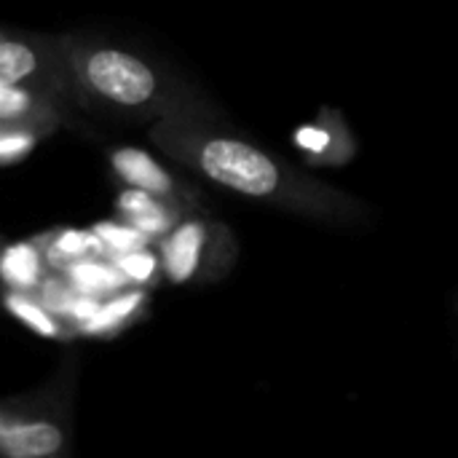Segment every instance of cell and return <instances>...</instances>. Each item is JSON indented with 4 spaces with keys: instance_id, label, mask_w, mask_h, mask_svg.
I'll return each mask as SVG.
<instances>
[{
    "instance_id": "10",
    "label": "cell",
    "mask_w": 458,
    "mask_h": 458,
    "mask_svg": "<svg viewBox=\"0 0 458 458\" xmlns=\"http://www.w3.org/2000/svg\"><path fill=\"white\" fill-rule=\"evenodd\" d=\"M97 233H99L97 239H102L105 244L115 247L123 255L140 252V247L145 244V233H140L137 228H121V225L105 223V225H97Z\"/></svg>"
},
{
    "instance_id": "6",
    "label": "cell",
    "mask_w": 458,
    "mask_h": 458,
    "mask_svg": "<svg viewBox=\"0 0 458 458\" xmlns=\"http://www.w3.org/2000/svg\"><path fill=\"white\" fill-rule=\"evenodd\" d=\"M113 166L131 185V191H142V193H150V196H166L174 188L169 172L140 148L115 150L113 153Z\"/></svg>"
},
{
    "instance_id": "9",
    "label": "cell",
    "mask_w": 458,
    "mask_h": 458,
    "mask_svg": "<svg viewBox=\"0 0 458 458\" xmlns=\"http://www.w3.org/2000/svg\"><path fill=\"white\" fill-rule=\"evenodd\" d=\"M3 274L11 282H32L38 274V260L30 247H13L3 255Z\"/></svg>"
},
{
    "instance_id": "2",
    "label": "cell",
    "mask_w": 458,
    "mask_h": 458,
    "mask_svg": "<svg viewBox=\"0 0 458 458\" xmlns=\"http://www.w3.org/2000/svg\"><path fill=\"white\" fill-rule=\"evenodd\" d=\"M86 78L94 86V91L123 107L150 102L158 89L156 72L142 59L113 48L94 51L86 59Z\"/></svg>"
},
{
    "instance_id": "3",
    "label": "cell",
    "mask_w": 458,
    "mask_h": 458,
    "mask_svg": "<svg viewBox=\"0 0 458 458\" xmlns=\"http://www.w3.org/2000/svg\"><path fill=\"white\" fill-rule=\"evenodd\" d=\"M293 145L317 166L346 164L354 156V140L333 110H325L314 123H301L293 134Z\"/></svg>"
},
{
    "instance_id": "5",
    "label": "cell",
    "mask_w": 458,
    "mask_h": 458,
    "mask_svg": "<svg viewBox=\"0 0 458 458\" xmlns=\"http://www.w3.org/2000/svg\"><path fill=\"white\" fill-rule=\"evenodd\" d=\"M204 244H207V225L199 220L182 223L169 236V242L164 247V268H166L172 282L180 284V282L193 279V274L201 266Z\"/></svg>"
},
{
    "instance_id": "13",
    "label": "cell",
    "mask_w": 458,
    "mask_h": 458,
    "mask_svg": "<svg viewBox=\"0 0 458 458\" xmlns=\"http://www.w3.org/2000/svg\"><path fill=\"white\" fill-rule=\"evenodd\" d=\"M118 266H121V271L129 276V279H134V282H145V279H150L153 276V271H156V258L150 255V252H131V255H123L121 260H118Z\"/></svg>"
},
{
    "instance_id": "1",
    "label": "cell",
    "mask_w": 458,
    "mask_h": 458,
    "mask_svg": "<svg viewBox=\"0 0 458 458\" xmlns=\"http://www.w3.org/2000/svg\"><path fill=\"white\" fill-rule=\"evenodd\" d=\"M196 166L212 182L260 201H271L282 209L352 223L368 215L357 199L322 185L319 180L298 172L287 161L239 137H207L196 145Z\"/></svg>"
},
{
    "instance_id": "4",
    "label": "cell",
    "mask_w": 458,
    "mask_h": 458,
    "mask_svg": "<svg viewBox=\"0 0 458 458\" xmlns=\"http://www.w3.org/2000/svg\"><path fill=\"white\" fill-rule=\"evenodd\" d=\"M62 448V429L51 421H8L0 416V454L8 458H43Z\"/></svg>"
},
{
    "instance_id": "14",
    "label": "cell",
    "mask_w": 458,
    "mask_h": 458,
    "mask_svg": "<svg viewBox=\"0 0 458 458\" xmlns=\"http://www.w3.org/2000/svg\"><path fill=\"white\" fill-rule=\"evenodd\" d=\"M56 250L64 255H81V252H94L99 250V239L91 233H78V231H67L64 236H59Z\"/></svg>"
},
{
    "instance_id": "7",
    "label": "cell",
    "mask_w": 458,
    "mask_h": 458,
    "mask_svg": "<svg viewBox=\"0 0 458 458\" xmlns=\"http://www.w3.org/2000/svg\"><path fill=\"white\" fill-rule=\"evenodd\" d=\"M118 207L140 225V233H161L169 228V215L158 204L156 196L142 193V191H126L118 201Z\"/></svg>"
},
{
    "instance_id": "11",
    "label": "cell",
    "mask_w": 458,
    "mask_h": 458,
    "mask_svg": "<svg viewBox=\"0 0 458 458\" xmlns=\"http://www.w3.org/2000/svg\"><path fill=\"white\" fill-rule=\"evenodd\" d=\"M142 295L140 293H131V295H123V298H115L113 303H107L105 309H99V314L86 325L89 330H102V327H110L121 319H126L137 306H140Z\"/></svg>"
},
{
    "instance_id": "12",
    "label": "cell",
    "mask_w": 458,
    "mask_h": 458,
    "mask_svg": "<svg viewBox=\"0 0 458 458\" xmlns=\"http://www.w3.org/2000/svg\"><path fill=\"white\" fill-rule=\"evenodd\" d=\"M8 309L21 319V322H27L32 330H38V333H43V335H56V325L51 322V317L40 309V306H35V303H30V301H24V298H8Z\"/></svg>"
},
{
    "instance_id": "15",
    "label": "cell",
    "mask_w": 458,
    "mask_h": 458,
    "mask_svg": "<svg viewBox=\"0 0 458 458\" xmlns=\"http://www.w3.org/2000/svg\"><path fill=\"white\" fill-rule=\"evenodd\" d=\"M72 276H75L81 284H86V287H113V284L121 282L118 274L105 271V268H99V266H78V268L72 271Z\"/></svg>"
},
{
    "instance_id": "16",
    "label": "cell",
    "mask_w": 458,
    "mask_h": 458,
    "mask_svg": "<svg viewBox=\"0 0 458 458\" xmlns=\"http://www.w3.org/2000/svg\"><path fill=\"white\" fill-rule=\"evenodd\" d=\"M30 97L19 91L16 86H0V118H13L21 110H27Z\"/></svg>"
},
{
    "instance_id": "8",
    "label": "cell",
    "mask_w": 458,
    "mask_h": 458,
    "mask_svg": "<svg viewBox=\"0 0 458 458\" xmlns=\"http://www.w3.org/2000/svg\"><path fill=\"white\" fill-rule=\"evenodd\" d=\"M38 67V56L30 46L16 40H0V86H16Z\"/></svg>"
}]
</instances>
